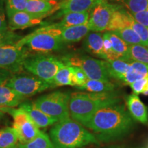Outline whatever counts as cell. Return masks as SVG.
I'll list each match as a JSON object with an SVG mask.
<instances>
[{
    "label": "cell",
    "mask_w": 148,
    "mask_h": 148,
    "mask_svg": "<svg viewBox=\"0 0 148 148\" xmlns=\"http://www.w3.org/2000/svg\"><path fill=\"white\" fill-rule=\"evenodd\" d=\"M128 56L131 61L148 64V48L143 45H128Z\"/></svg>",
    "instance_id": "4316f807"
},
{
    "label": "cell",
    "mask_w": 148,
    "mask_h": 148,
    "mask_svg": "<svg viewBox=\"0 0 148 148\" xmlns=\"http://www.w3.org/2000/svg\"><path fill=\"white\" fill-rule=\"evenodd\" d=\"M118 5L108 0H99L89 10L87 25L92 32H101L107 30L111 17Z\"/></svg>",
    "instance_id": "9c48e42d"
},
{
    "label": "cell",
    "mask_w": 148,
    "mask_h": 148,
    "mask_svg": "<svg viewBox=\"0 0 148 148\" xmlns=\"http://www.w3.org/2000/svg\"><path fill=\"white\" fill-rule=\"evenodd\" d=\"M77 88L81 90H86L89 92L101 93V92L114 91L116 86L110 80L87 79L86 82L82 86Z\"/></svg>",
    "instance_id": "d4e9b609"
},
{
    "label": "cell",
    "mask_w": 148,
    "mask_h": 148,
    "mask_svg": "<svg viewBox=\"0 0 148 148\" xmlns=\"http://www.w3.org/2000/svg\"><path fill=\"white\" fill-rule=\"evenodd\" d=\"M148 78L147 77H145V78H142L140 79H138V80L135 81L131 84H130L131 88L133 90V92L136 95H138V94L141 93L142 91H143L144 86L146 84V82H147Z\"/></svg>",
    "instance_id": "d590c367"
},
{
    "label": "cell",
    "mask_w": 148,
    "mask_h": 148,
    "mask_svg": "<svg viewBox=\"0 0 148 148\" xmlns=\"http://www.w3.org/2000/svg\"><path fill=\"white\" fill-rule=\"evenodd\" d=\"M119 101L121 99L115 91L101 93L73 92L70 96L69 103L70 116L74 121L86 127L98 108Z\"/></svg>",
    "instance_id": "3957f363"
},
{
    "label": "cell",
    "mask_w": 148,
    "mask_h": 148,
    "mask_svg": "<svg viewBox=\"0 0 148 148\" xmlns=\"http://www.w3.org/2000/svg\"><path fill=\"white\" fill-rule=\"evenodd\" d=\"M18 135L12 127L0 130V148H18Z\"/></svg>",
    "instance_id": "484cf974"
},
{
    "label": "cell",
    "mask_w": 148,
    "mask_h": 148,
    "mask_svg": "<svg viewBox=\"0 0 148 148\" xmlns=\"http://www.w3.org/2000/svg\"><path fill=\"white\" fill-rule=\"evenodd\" d=\"M130 62L121 59L105 60V65L110 78L112 77L121 81L123 75L128 71L130 67Z\"/></svg>",
    "instance_id": "7402d4cb"
},
{
    "label": "cell",
    "mask_w": 148,
    "mask_h": 148,
    "mask_svg": "<svg viewBox=\"0 0 148 148\" xmlns=\"http://www.w3.org/2000/svg\"><path fill=\"white\" fill-rule=\"evenodd\" d=\"M58 3L57 0H28L25 11L45 18L58 11Z\"/></svg>",
    "instance_id": "4fadbf2b"
},
{
    "label": "cell",
    "mask_w": 148,
    "mask_h": 148,
    "mask_svg": "<svg viewBox=\"0 0 148 148\" xmlns=\"http://www.w3.org/2000/svg\"><path fill=\"white\" fill-rule=\"evenodd\" d=\"M62 29L58 23L40 27L21 38L15 45L18 47L27 46L29 50L40 53L60 50L64 43L60 38Z\"/></svg>",
    "instance_id": "277c9868"
},
{
    "label": "cell",
    "mask_w": 148,
    "mask_h": 148,
    "mask_svg": "<svg viewBox=\"0 0 148 148\" xmlns=\"http://www.w3.org/2000/svg\"><path fill=\"white\" fill-rule=\"evenodd\" d=\"M127 9L130 12H140L148 9V0H108Z\"/></svg>",
    "instance_id": "f1b7e54d"
},
{
    "label": "cell",
    "mask_w": 148,
    "mask_h": 148,
    "mask_svg": "<svg viewBox=\"0 0 148 148\" xmlns=\"http://www.w3.org/2000/svg\"><path fill=\"white\" fill-rule=\"evenodd\" d=\"M131 14L136 22L148 27V9L134 13H131Z\"/></svg>",
    "instance_id": "e575fe53"
},
{
    "label": "cell",
    "mask_w": 148,
    "mask_h": 148,
    "mask_svg": "<svg viewBox=\"0 0 148 148\" xmlns=\"http://www.w3.org/2000/svg\"><path fill=\"white\" fill-rule=\"evenodd\" d=\"M99 0H63L58 3L57 16H62L71 12H84L90 9Z\"/></svg>",
    "instance_id": "2e32d148"
},
{
    "label": "cell",
    "mask_w": 148,
    "mask_h": 148,
    "mask_svg": "<svg viewBox=\"0 0 148 148\" xmlns=\"http://www.w3.org/2000/svg\"><path fill=\"white\" fill-rule=\"evenodd\" d=\"M21 38V36L12 31L7 30L5 32H0V47L6 45H14Z\"/></svg>",
    "instance_id": "4dcf8cb0"
},
{
    "label": "cell",
    "mask_w": 148,
    "mask_h": 148,
    "mask_svg": "<svg viewBox=\"0 0 148 148\" xmlns=\"http://www.w3.org/2000/svg\"><path fill=\"white\" fill-rule=\"evenodd\" d=\"M28 0H7L5 10L8 12L25 11Z\"/></svg>",
    "instance_id": "1f68e13d"
},
{
    "label": "cell",
    "mask_w": 148,
    "mask_h": 148,
    "mask_svg": "<svg viewBox=\"0 0 148 148\" xmlns=\"http://www.w3.org/2000/svg\"><path fill=\"white\" fill-rule=\"evenodd\" d=\"M13 75L12 72L8 70L0 67V85L5 84L8 79Z\"/></svg>",
    "instance_id": "74e56055"
},
{
    "label": "cell",
    "mask_w": 148,
    "mask_h": 148,
    "mask_svg": "<svg viewBox=\"0 0 148 148\" xmlns=\"http://www.w3.org/2000/svg\"><path fill=\"white\" fill-rule=\"evenodd\" d=\"M105 148H126V147H121V146H115V145H113V146H110V147H105Z\"/></svg>",
    "instance_id": "60d3db41"
},
{
    "label": "cell",
    "mask_w": 148,
    "mask_h": 148,
    "mask_svg": "<svg viewBox=\"0 0 148 148\" xmlns=\"http://www.w3.org/2000/svg\"><path fill=\"white\" fill-rule=\"evenodd\" d=\"M64 65L60 58L48 53L29 54L23 62V69L53 86V79Z\"/></svg>",
    "instance_id": "5b68a950"
},
{
    "label": "cell",
    "mask_w": 148,
    "mask_h": 148,
    "mask_svg": "<svg viewBox=\"0 0 148 148\" xmlns=\"http://www.w3.org/2000/svg\"><path fill=\"white\" fill-rule=\"evenodd\" d=\"M131 27L138 35L143 42V45L147 47L148 45V27L138 23L135 20L133 21Z\"/></svg>",
    "instance_id": "d6a6232c"
},
{
    "label": "cell",
    "mask_w": 148,
    "mask_h": 148,
    "mask_svg": "<svg viewBox=\"0 0 148 148\" xmlns=\"http://www.w3.org/2000/svg\"><path fill=\"white\" fill-rule=\"evenodd\" d=\"M25 97L5 84L0 85V108H15Z\"/></svg>",
    "instance_id": "ac0fdd59"
},
{
    "label": "cell",
    "mask_w": 148,
    "mask_h": 148,
    "mask_svg": "<svg viewBox=\"0 0 148 148\" xmlns=\"http://www.w3.org/2000/svg\"><path fill=\"white\" fill-rule=\"evenodd\" d=\"M1 112V110H0V112Z\"/></svg>",
    "instance_id": "7bdbcfd3"
},
{
    "label": "cell",
    "mask_w": 148,
    "mask_h": 148,
    "mask_svg": "<svg viewBox=\"0 0 148 148\" xmlns=\"http://www.w3.org/2000/svg\"><path fill=\"white\" fill-rule=\"evenodd\" d=\"M131 69L141 75L143 78H148V64L141 63V62L132 61L130 62Z\"/></svg>",
    "instance_id": "836d02e7"
},
{
    "label": "cell",
    "mask_w": 148,
    "mask_h": 148,
    "mask_svg": "<svg viewBox=\"0 0 148 148\" xmlns=\"http://www.w3.org/2000/svg\"><path fill=\"white\" fill-rule=\"evenodd\" d=\"M18 148H56L47 134L40 132L34 139L26 144H19Z\"/></svg>",
    "instance_id": "83f0119b"
},
{
    "label": "cell",
    "mask_w": 148,
    "mask_h": 148,
    "mask_svg": "<svg viewBox=\"0 0 148 148\" xmlns=\"http://www.w3.org/2000/svg\"><path fill=\"white\" fill-rule=\"evenodd\" d=\"M8 86L25 97H30L43 92L49 88L51 84L34 75L25 73H14L5 82Z\"/></svg>",
    "instance_id": "ba28073f"
},
{
    "label": "cell",
    "mask_w": 148,
    "mask_h": 148,
    "mask_svg": "<svg viewBox=\"0 0 148 148\" xmlns=\"http://www.w3.org/2000/svg\"><path fill=\"white\" fill-rule=\"evenodd\" d=\"M9 27L11 30L23 29L41 23L43 16L34 15L26 11L8 12Z\"/></svg>",
    "instance_id": "8fae6325"
},
{
    "label": "cell",
    "mask_w": 148,
    "mask_h": 148,
    "mask_svg": "<svg viewBox=\"0 0 148 148\" xmlns=\"http://www.w3.org/2000/svg\"><path fill=\"white\" fill-rule=\"evenodd\" d=\"M70 96L71 94L69 92L56 90L40 96L33 103L44 113L59 121L70 117Z\"/></svg>",
    "instance_id": "8992f818"
},
{
    "label": "cell",
    "mask_w": 148,
    "mask_h": 148,
    "mask_svg": "<svg viewBox=\"0 0 148 148\" xmlns=\"http://www.w3.org/2000/svg\"><path fill=\"white\" fill-rule=\"evenodd\" d=\"M147 48H148V45H147Z\"/></svg>",
    "instance_id": "b9f144b4"
},
{
    "label": "cell",
    "mask_w": 148,
    "mask_h": 148,
    "mask_svg": "<svg viewBox=\"0 0 148 148\" xmlns=\"http://www.w3.org/2000/svg\"><path fill=\"white\" fill-rule=\"evenodd\" d=\"M127 106L133 119L143 124L148 125V109L140 101L138 95L132 93L127 96Z\"/></svg>",
    "instance_id": "5bb4252c"
},
{
    "label": "cell",
    "mask_w": 148,
    "mask_h": 148,
    "mask_svg": "<svg viewBox=\"0 0 148 148\" xmlns=\"http://www.w3.org/2000/svg\"><path fill=\"white\" fill-rule=\"evenodd\" d=\"M19 107L26 111L30 119L38 128H44L53 125L58 121L55 118L44 113L39 108L35 106L34 103L31 101H23L19 105Z\"/></svg>",
    "instance_id": "7c38bea8"
},
{
    "label": "cell",
    "mask_w": 148,
    "mask_h": 148,
    "mask_svg": "<svg viewBox=\"0 0 148 148\" xmlns=\"http://www.w3.org/2000/svg\"><path fill=\"white\" fill-rule=\"evenodd\" d=\"M49 136L56 148H82L99 143L93 133L71 117L55 123Z\"/></svg>",
    "instance_id": "7a4b0ae2"
},
{
    "label": "cell",
    "mask_w": 148,
    "mask_h": 148,
    "mask_svg": "<svg viewBox=\"0 0 148 148\" xmlns=\"http://www.w3.org/2000/svg\"><path fill=\"white\" fill-rule=\"evenodd\" d=\"M134 21L130 12L122 5H118L112 13L106 31H117L126 27H131Z\"/></svg>",
    "instance_id": "9a60e30c"
},
{
    "label": "cell",
    "mask_w": 148,
    "mask_h": 148,
    "mask_svg": "<svg viewBox=\"0 0 148 148\" xmlns=\"http://www.w3.org/2000/svg\"><path fill=\"white\" fill-rule=\"evenodd\" d=\"M113 32L117 34L127 45H143V42L138 35L133 30L132 27H126V28L113 31Z\"/></svg>",
    "instance_id": "f546056e"
},
{
    "label": "cell",
    "mask_w": 148,
    "mask_h": 148,
    "mask_svg": "<svg viewBox=\"0 0 148 148\" xmlns=\"http://www.w3.org/2000/svg\"><path fill=\"white\" fill-rule=\"evenodd\" d=\"M8 30V25H7L6 21H5V14L3 12L2 7L0 5V32H3Z\"/></svg>",
    "instance_id": "f35d334b"
},
{
    "label": "cell",
    "mask_w": 148,
    "mask_h": 148,
    "mask_svg": "<svg viewBox=\"0 0 148 148\" xmlns=\"http://www.w3.org/2000/svg\"><path fill=\"white\" fill-rule=\"evenodd\" d=\"M15 130L16 134L18 135L19 144H26L35 138L40 134L41 131L32 121L29 119L23 124L13 127Z\"/></svg>",
    "instance_id": "ffe728a7"
},
{
    "label": "cell",
    "mask_w": 148,
    "mask_h": 148,
    "mask_svg": "<svg viewBox=\"0 0 148 148\" xmlns=\"http://www.w3.org/2000/svg\"><path fill=\"white\" fill-rule=\"evenodd\" d=\"M89 18V11L84 12H71L62 16L58 26L61 29L66 27L76 26L87 23Z\"/></svg>",
    "instance_id": "603a6c76"
},
{
    "label": "cell",
    "mask_w": 148,
    "mask_h": 148,
    "mask_svg": "<svg viewBox=\"0 0 148 148\" xmlns=\"http://www.w3.org/2000/svg\"><path fill=\"white\" fill-rule=\"evenodd\" d=\"M134 126V119L119 101L98 108L85 127L92 131L98 141L108 142L124 137Z\"/></svg>",
    "instance_id": "6da1fadb"
},
{
    "label": "cell",
    "mask_w": 148,
    "mask_h": 148,
    "mask_svg": "<svg viewBox=\"0 0 148 148\" xmlns=\"http://www.w3.org/2000/svg\"><path fill=\"white\" fill-rule=\"evenodd\" d=\"M141 93L143 94L144 95H148V80H147V82H146V84L145 85V86H144L143 90V91H142Z\"/></svg>",
    "instance_id": "ab89813d"
},
{
    "label": "cell",
    "mask_w": 148,
    "mask_h": 148,
    "mask_svg": "<svg viewBox=\"0 0 148 148\" xmlns=\"http://www.w3.org/2000/svg\"><path fill=\"white\" fill-rule=\"evenodd\" d=\"M66 85L77 86V83L73 66L64 64L55 75L53 79V86L56 87Z\"/></svg>",
    "instance_id": "cb8c5ba5"
},
{
    "label": "cell",
    "mask_w": 148,
    "mask_h": 148,
    "mask_svg": "<svg viewBox=\"0 0 148 148\" xmlns=\"http://www.w3.org/2000/svg\"><path fill=\"white\" fill-rule=\"evenodd\" d=\"M60 60L65 65L80 68L88 79L110 80L105 60L82 54H68Z\"/></svg>",
    "instance_id": "52a82bcc"
},
{
    "label": "cell",
    "mask_w": 148,
    "mask_h": 148,
    "mask_svg": "<svg viewBox=\"0 0 148 148\" xmlns=\"http://www.w3.org/2000/svg\"><path fill=\"white\" fill-rule=\"evenodd\" d=\"M90 32L87 23L62 29L60 38L64 43H73L82 40Z\"/></svg>",
    "instance_id": "d6986e66"
},
{
    "label": "cell",
    "mask_w": 148,
    "mask_h": 148,
    "mask_svg": "<svg viewBox=\"0 0 148 148\" xmlns=\"http://www.w3.org/2000/svg\"><path fill=\"white\" fill-rule=\"evenodd\" d=\"M109 39L112 43V51L116 59L132 62L129 58L128 56V45L116 34L113 31H105Z\"/></svg>",
    "instance_id": "44dd1931"
},
{
    "label": "cell",
    "mask_w": 148,
    "mask_h": 148,
    "mask_svg": "<svg viewBox=\"0 0 148 148\" xmlns=\"http://www.w3.org/2000/svg\"><path fill=\"white\" fill-rule=\"evenodd\" d=\"M73 70H74V73H75V78H76L77 85L76 87L79 88L80 86H82L83 84L86 82V81L87 80V77L85 75L84 71H82L80 68L76 67V66H73Z\"/></svg>",
    "instance_id": "8d00e7d4"
},
{
    "label": "cell",
    "mask_w": 148,
    "mask_h": 148,
    "mask_svg": "<svg viewBox=\"0 0 148 148\" xmlns=\"http://www.w3.org/2000/svg\"><path fill=\"white\" fill-rule=\"evenodd\" d=\"M84 45L85 49L90 54L106 60L103 53L102 33L90 31L86 36Z\"/></svg>",
    "instance_id": "e0dca14e"
},
{
    "label": "cell",
    "mask_w": 148,
    "mask_h": 148,
    "mask_svg": "<svg viewBox=\"0 0 148 148\" xmlns=\"http://www.w3.org/2000/svg\"><path fill=\"white\" fill-rule=\"evenodd\" d=\"M28 54L27 48L15 44L0 47V67L13 74L18 73L23 69V62Z\"/></svg>",
    "instance_id": "30bf717a"
}]
</instances>
